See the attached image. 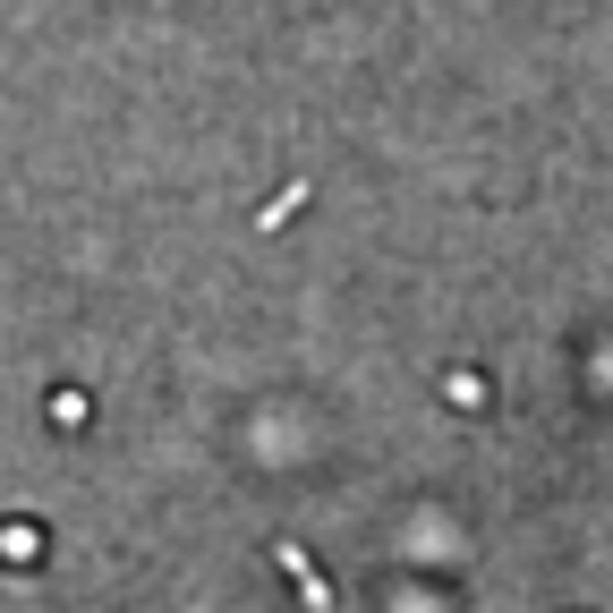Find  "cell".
<instances>
[{
    "label": "cell",
    "mask_w": 613,
    "mask_h": 613,
    "mask_svg": "<svg viewBox=\"0 0 613 613\" xmlns=\"http://www.w3.org/2000/svg\"><path fill=\"white\" fill-rule=\"evenodd\" d=\"M282 571H291V580L307 588V605H324V580H316V571H307V554H298V546H282Z\"/></svg>",
    "instance_id": "6da1fadb"
}]
</instances>
